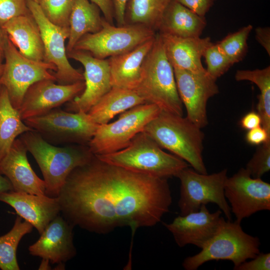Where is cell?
<instances>
[{"label": "cell", "instance_id": "30", "mask_svg": "<svg viewBox=\"0 0 270 270\" xmlns=\"http://www.w3.org/2000/svg\"><path fill=\"white\" fill-rule=\"evenodd\" d=\"M18 216L10 231L0 236V268L2 270H19L16 250L22 238L31 232L33 226L28 222L22 221Z\"/></svg>", "mask_w": 270, "mask_h": 270}, {"label": "cell", "instance_id": "19", "mask_svg": "<svg viewBox=\"0 0 270 270\" xmlns=\"http://www.w3.org/2000/svg\"><path fill=\"white\" fill-rule=\"evenodd\" d=\"M28 150L18 138L0 160V174L10 182L13 190L37 195L45 194V182L32 169L27 158Z\"/></svg>", "mask_w": 270, "mask_h": 270}, {"label": "cell", "instance_id": "20", "mask_svg": "<svg viewBox=\"0 0 270 270\" xmlns=\"http://www.w3.org/2000/svg\"><path fill=\"white\" fill-rule=\"evenodd\" d=\"M0 201L11 206L18 214L41 234L46 226L60 214L58 198L14 190L0 194Z\"/></svg>", "mask_w": 270, "mask_h": 270}, {"label": "cell", "instance_id": "8", "mask_svg": "<svg viewBox=\"0 0 270 270\" xmlns=\"http://www.w3.org/2000/svg\"><path fill=\"white\" fill-rule=\"evenodd\" d=\"M160 111L156 105L146 103L120 114L114 122L99 125L88 144L90 152L94 156H98L126 148Z\"/></svg>", "mask_w": 270, "mask_h": 270}, {"label": "cell", "instance_id": "29", "mask_svg": "<svg viewBox=\"0 0 270 270\" xmlns=\"http://www.w3.org/2000/svg\"><path fill=\"white\" fill-rule=\"evenodd\" d=\"M234 78L237 81L248 80L258 86L260 94L257 112L262 118V126L270 134V66L254 70H238Z\"/></svg>", "mask_w": 270, "mask_h": 270}, {"label": "cell", "instance_id": "36", "mask_svg": "<svg viewBox=\"0 0 270 270\" xmlns=\"http://www.w3.org/2000/svg\"><path fill=\"white\" fill-rule=\"evenodd\" d=\"M252 260H246L234 268V270H270V254L260 252Z\"/></svg>", "mask_w": 270, "mask_h": 270}, {"label": "cell", "instance_id": "12", "mask_svg": "<svg viewBox=\"0 0 270 270\" xmlns=\"http://www.w3.org/2000/svg\"><path fill=\"white\" fill-rule=\"evenodd\" d=\"M30 12L38 24L44 48V61L54 64L56 82L66 84L84 81L83 74L70 63L65 42L70 34L68 27H61L51 22L43 14L39 4L26 0Z\"/></svg>", "mask_w": 270, "mask_h": 270}, {"label": "cell", "instance_id": "2", "mask_svg": "<svg viewBox=\"0 0 270 270\" xmlns=\"http://www.w3.org/2000/svg\"><path fill=\"white\" fill-rule=\"evenodd\" d=\"M20 138L39 166L45 182V195L50 197L57 198L70 174L94 156L88 145L58 146L34 130L22 134Z\"/></svg>", "mask_w": 270, "mask_h": 270}, {"label": "cell", "instance_id": "37", "mask_svg": "<svg viewBox=\"0 0 270 270\" xmlns=\"http://www.w3.org/2000/svg\"><path fill=\"white\" fill-rule=\"evenodd\" d=\"M198 15L204 17L216 0H176Z\"/></svg>", "mask_w": 270, "mask_h": 270}, {"label": "cell", "instance_id": "3", "mask_svg": "<svg viewBox=\"0 0 270 270\" xmlns=\"http://www.w3.org/2000/svg\"><path fill=\"white\" fill-rule=\"evenodd\" d=\"M142 132L196 171L208 174L202 158L204 134L202 128L186 116L161 110Z\"/></svg>", "mask_w": 270, "mask_h": 270}, {"label": "cell", "instance_id": "16", "mask_svg": "<svg viewBox=\"0 0 270 270\" xmlns=\"http://www.w3.org/2000/svg\"><path fill=\"white\" fill-rule=\"evenodd\" d=\"M84 81L56 84L52 80H42L32 84L24 96L18 110L22 119L44 114L72 100L83 92Z\"/></svg>", "mask_w": 270, "mask_h": 270}, {"label": "cell", "instance_id": "21", "mask_svg": "<svg viewBox=\"0 0 270 270\" xmlns=\"http://www.w3.org/2000/svg\"><path fill=\"white\" fill-rule=\"evenodd\" d=\"M166 56L174 68L196 72L206 70L202 63L206 49L212 42L208 37L182 38L160 33Z\"/></svg>", "mask_w": 270, "mask_h": 270}, {"label": "cell", "instance_id": "34", "mask_svg": "<svg viewBox=\"0 0 270 270\" xmlns=\"http://www.w3.org/2000/svg\"><path fill=\"white\" fill-rule=\"evenodd\" d=\"M254 178H261L270 170V142L258 147L246 168Z\"/></svg>", "mask_w": 270, "mask_h": 270}, {"label": "cell", "instance_id": "23", "mask_svg": "<svg viewBox=\"0 0 270 270\" xmlns=\"http://www.w3.org/2000/svg\"><path fill=\"white\" fill-rule=\"evenodd\" d=\"M2 28L22 55L34 60L44 61V48L40 32L30 12L11 19Z\"/></svg>", "mask_w": 270, "mask_h": 270}, {"label": "cell", "instance_id": "1", "mask_svg": "<svg viewBox=\"0 0 270 270\" xmlns=\"http://www.w3.org/2000/svg\"><path fill=\"white\" fill-rule=\"evenodd\" d=\"M62 216L74 226L104 234L159 222L172 197L167 178L138 174L96 156L68 176L58 196Z\"/></svg>", "mask_w": 270, "mask_h": 270}, {"label": "cell", "instance_id": "17", "mask_svg": "<svg viewBox=\"0 0 270 270\" xmlns=\"http://www.w3.org/2000/svg\"><path fill=\"white\" fill-rule=\"evenodd\" d=\"M222 212H210L206 205L198 210L179 216L164 226L172 234L180 247L193 244L202 249L214 236L222 222Z\"/></svg>", "mask_w": 270, "mask_h": 270}, {"label": "cell", "instance_id": "26", "mask_svg": "<svg viewBox=\"0 0 270 270\" xmlns=\"http://www.w3.org/2000/svg\"><path fill=\"white\" fill-rule=\"evenodd\" d=\"M100 10L90 0H75L69 20L70 34L66 45V53L72 51L78 42L88 34L100 30L104 19Z\"/></svg>", "mask_w": 270, "mask_h": 270}, {"label": "cell", "instance_id": "22", "mask_svg": "<svg viewBox=\"0 0 270 270\" xmlns=\"http://www.w3.org/2000/svg\"><path fill=\"white\" fill-rule=\"evenodd\" d=\"M155 37L129 52L108 59L112 87L133 90L137 88L143 62L152 46Z\"/></svg>", "mask_w": 270, "mask_h": 270}, {"label": "cell", "instance_id": "4", "mask_svg": "<svg viewBox=\"0 0 270 270\" xmlns=\"http://www.w3.org/2000/svg\"><path fill=\"white\" fill-rule=\"evenodd\" d=\"M162 149L142 132L126 148L111 154L94 156L108 164L160 178L176 177L182 170L188 167L186 161Z\"/></svg>", "mask_w": 270, "mask_h": 270}, {"label": "cell", "instance_id": "7", "mask_svg": "<svg viewBox=\"0 0 270 270\" xmlns=\"http://www.w3.org/2000/svg\"><path fill=\"white\" fill-rule=\"evenodd\" d=\"M24 122L44 140L54 145H88L99 126L92 120L88 112H70L58 108Z\"/></svg>", "mask_w": 270, "mask_h": 270}, {"label": "cell", "instance_id": "6", "mask_svg": "<svg viewBox=\"0 0 270 270\" xmlns=\"http://www.w3.org/2000/svg\"><path fill=\"white\" fill-rule=\"evenodd\" d=\"M236 222L224 220L214 236L197 254L186 258L182 266L186 270H196L211 260H228L234 268L260 252V240L245 232Z\"/></svg>", "mask_w": 270, "mask_h": 270}, {"label": "cell", "instance_id": "14", "mask_svg": "<svg viewBox=\"0 0 270 270\" xmlns=\"http://www.w3.org/2000/svg\"><path fill=\"white\" fill-rule=\"evenodd\" d=\"M179 96L185 106L186 117L200 128L208 124V100L219 92L216 80L206 72L174 68Z\"/></svg>", "mask_w": 270, "mask_h": 270}, {"label": "cell", "instance_id": "40", "mask_svg": "<svg viewBox=\"0 0 270 270\" xmlns=\"http://www.w3.org/2000/svg\"><path fill=\"white\" fill-rule=\"evenodd\" d=\"M114 18L118 26L126 24L125 14L126 6L128 0H112Z\"/></svg>", "mask_w": 270, "mask_h": 270}, {"label": "cell", "instance_id": "11", "mask_svg": "<svg viewBox=\"0 0 270 270\" xmlns=\"http://www.w3.org/2000/svg\"><path fill=\"white\" fill-rule=\"evenodd\" d=\"M5 62L0 84L6 90L10 101L14 108L18 110L24 94L34 82L42 80L56 82L50 70L56 67L44 61H36L22 55L8 38L4 50Z\"/></svg>", "mask_w": 270, "mask_h": 270}, {"label": "cell", "instance_id": "5", "mask_svg": "<svg viewBox=\"0 0 270 270\" xmlns=\"http://www.w3.org/2000/svg\"><path fill=\"white\" fill-rule=\"evenodd\" d=\"M146 103L161 110L183 116V104L178 92L174 68L166 56L159 34L142 65L141 78L134 90Z\"/></svg>", "mask_w": 270, "mask_h": 270}, {"label": "cell", "instance_id": "28", "mask_svg": "<svg viewBox=\"0 0 270 270\" xmlns=\"http://www.w3.org/2000/svg\"><path fill=\"white\" fill-rule=\"evenodd\" d=\"M172 0H128L126 24H138L158 30L166 8Z\"/></svg>", "mask_w": 270, "mask_h": 270}, {"label": "cell", "instance_id": "32", "mask_svg": "<svg viewBox=\"0 0 270 270\" xmlns=\"http://www.w3.org/2000/svg\"><path fill=\"white\" fill-rule=\"evenodd\" d=\"M75 0H42L38 4L45 16L52 24L69 28V20Z\"/></svg>", "mask_w": 270, "mask_h": 270}, {"label": "cell", "instance_id": "33", "mask_svg": "<svg viewBox=\"0 0 270 270\" xmlns=\"http://www.w3.org/2000/svg\"><path fill=\"white\" fill-rule=\"evenodd\" d=\"M203 57L205 58L206 64V72L216 80L225 74L233 65L217 44L212 43L206 49Z\"/></svg>", "mask_w": 270, "mask_h": 270}, {"label": "cell", "instance_id": "25", "mask_svg": "<svg viewBox=\"0 0 270 270\" xmlns=\"http://www.w3.org/2000/svg\"><path fill=\"white\" fill-rule=\"evenodd\" d=\"M146 102L135 90L112 87L88 112L92 120L100 125L114 116Z\"/></svg>", "mask_w": 270, "mask_h": 270}, {"label": "cell", "instance_id": "42", "mask_svg": "<svg viewBox=\"0 0 270 270\" xmlns=\"http://www.w3.org/2000/svg\"><path fill=\"white\" fill-rule=\"evenodd\" d=\"M256 38L260 45L270 54V28L258 27L256 29Z\"/></svg>", "mask_w": 270, "mask_h": 270}, {"label": "cell", "instance_id": "46", "mask_svg": "<svg viewBox=\"0 0 270 270\" xmlns=\"http://www.w3.org/2000/svg\"><path fill=\"white\" fill-rule=\"evenodd\" d=\"M34 0L37 4H39L42 2V0Z\"/></svg>", "mask_w": 270, "mask_h": 270}, {"label": "cell", "instance_id": "39", "mask_svg": "<svg viewBox=\"0 0 270 270\" xmlns=\"http://www.w3.org/2000/svg\"><path fill=\"white\" fill-rule=\"evenodd\" d=\"M239 123L242 128L249 130L262 126V118L258 112L250 111L242 118Z\"/></svg>", "mask_w": 270, "mask_h": 270}, {"label": "cell", "instance_id": "35", "mask_svg": "<svg viewBox=\"0 0 270 270\" xmlns=\"http://www.w3.org/2000/svg\"><path fill=\"white\" fill-rule=\"evenodd\" d=\"M29 12L26 0H0V27L14 18Z\"/></svg>", "mask_w": 270, "mask_h": 270}, {"label": "cell", "instance_id": "15", "mask_svg": "<svg viewBox=\"0 0 270 270\" xmlns=\"http://www.w3.org/2000/svg\"><path fill=\"white\" fill-rule=\"evenodd\" d=\"M67 56L83 66L85 88L81 94L67 102L66 109L73 112H88L112 88L108 61L83 50H72Z\"/></svg>", "mask_w": 270, "mask_h": 270}, {"label": "cell", "instance_id": "41", "mask_svg": "<svg viewBox=\"0 0 270 270\" xmlns=\"http://www.w3.org/2000/svg\"><path fill=\"white\" fill-rule=\"evenodd\" d=\"M96 5L104 15V19L110 24H113L114 16L112 0H90Z\"/></svg>", "mask_w": 270, "mask_h": 270}, {"label": "cell", "instance_id": "45", "mask_svg": "<svg viewBox=\"0 0 270 270\" xmlns=\"http://www.w3.org/2000/svg\"><path fill=\"white\" fill-rule=\"evenodd\" d=\"M4 64H0V78L2 74V73L4 70Z\"/></svg>", "mask_w": 270, "mask_h": 270}, {"label": "cell", "instance_id": "31", "mask_svg": "<svg viewBox=\"0 0 270 270\" xmlns=\"http://www.w3.org/2000/svg\"><path fill=\"white\" fill-rule=\"evenodd\" d=\"M252 29L248 24L237 32L228 34L217 43L221 50L233 64L241 61L248 51L247 40Z\"/></svg>", "mask_w": 270, "mask_h": 270}, {"label": "cell", "instance_id": "9", "mask_svg": "<svg viewBox=\"0 0 270 270\" xmlns=\"http://www.w3.org/2000/svg\"><path fill=\"white\" fill-rule=\"evenodd\" d=\"M180 182L178 206L181 216L199 210L202 205L216 204L228 220H232L230 206L224 194L227 170L210 174L200 173L187 167L176 176Z\"/></svg>", "mask_w": 270, "mask_h": 270}, {"label": "cell", "instance_id": "27", "mask_svg": "<svg viewBox=\"0 0 270 270\" xmlns=\"http://www.w3.org/2000/svg\"><path fill=\"white\" fill-rule=\"evenodd\" d=\"M32 130L12 104L6 88L0 84V160L8 154L18 136Z\"/></svg>", "mask_w": 270, "mask_h": 270}, {"label": "cell", "instance_id": "10", "mask_svg": "<svg viewBox=\"0 0 270 270\" xmlns=\"http://www.w3.org/2000/svg\"><path fill=\"white\" fill-rule=\"evenodd\" d=\"M156 32L138 24L114 26L104 19L102 29L80 38L73 50L86 51L100 59L129 52L154 38Z\"/></svg>", "mask_w": 270, "mask_h": 270}, {"label": "cell", "instance_id": "24", "mask_svg": "<svg viewBox=\"0 0 270 270\" xmlns=\"http://www.w3.org/2000/svg\"><path fill=\"white\" fill-rule=\"evenodd\" d=\"M206 24L204 17L172 0L165 10L158 30L182 38L200 37Z\"/></svg>", "mask_w": 270, "mask_h": 270}, {"label": "cell", "instance_id": "38", "mask_svg": "<svg viewBox=\"0 0 270 270\" xmlns=\"http://www.w3.org/2000/svg\"><path fill=\"white\" fill-rule=\"evenodd\" d=\"M246 142L253 146H260L270 142V134L262 126L248 130L245 136Z\"/></svg>", "mask_w": 270, "mask_h": 270}, {"label": "cell", "instance_id": "18", "mask_svg": "<svg viewBox=\"0 0 270 270\" xmlns=\"http://www.w3.org/2000/svg\"><path fill=\"white\" fill-rule=\"evenodd\" d=\"M74 227L59 214L46 226L38 240L29 246L30 254L52 264L70 260L76 254L73 243Z\"/></svg>", "mask_w": 270, "mask_h": 270}, {"label": "cell", "instance_id": "43", "mask_svg": "<svg viewBox=\"0 0 270 270\" xmlns=\"http://www.w3.org/2000/svg\"><path fill=\"white\" fill-rule=\"evenodd\" d=\"M8 39V36L2 27H0V64H3L4 60V50Z\"/></svg>", "mask_w": 270, "mask_h": 270}, {"label": "cell", "instance_id": "13", "mask_svg": "<svg viewBox=\"0 0 270 270\" xmlns=\"http://www.w3.org/2000/svg\"><path fill=\"white\" fill-rule=\"evenodd\" d=\"M224 194L238 223L259 211L270 210V184L252 178L245 168L228 177Z\"/></svg>", "mask_w": 270, "mask_h": 270}, {"label": "cell", "instance_id": "44", "mask_svg": "<svg viewBox=\"0 0 270 270\" xmlns=\"http://www.w3.org/2000/svg\"><path fill=\"white\" fill-rule=\"evenodd\" d=\"M13 190L10 180L0 174V194L4 192Z\"/></svg>", "mask_w": 270, "mask_h": 270}]
</instances>
